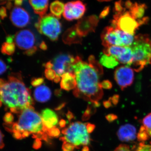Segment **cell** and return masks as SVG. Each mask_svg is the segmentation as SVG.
I'll return each mask as SVG.
<instances>
[{
    "mask_svg": "<svg viewBox=\"0 0 151 151\" xmlns=\"http://www.w3.org/2000/svg\"><path fill=\"white\" fill-rule=\"evenodd\" d=\"M114 79L123 91L131 86L134 82V69L128 65H123L117 68L114 72Z\"/></svg>",
    "mask_w": 151,
    "mask_h": 151,
    "instance_id": "obj_9",
    "label": "cell"
},
{
    "mask_svg": "<svg viewBox=\"0 0 151 151\" xmlns=\"http://www.w3.org/2000/svg\"><path fill=\"white\" fill-rule=\"evenodd\" d=\"M59 124L61 128H64L66 126V122L64 119H61L59 122Z\"/></svg>",
    "mask_w": 151,
    "mask_h": 151,
    "instance_id": "obj_51",
    "label": "cell"
},
{
    "mask_svg": "<svg viewBox=\"0 0 151 151\" xmlns=\"http://www.w3.org/2000/svg\"><path fill=\"white\" fill-rule=\"evenodd\" d=\"M110 11V7L109 6L105 7L104 9L101 12L99 17L100 19H103L106 17L109 14Z\"/></svg>",
    "mask_w": 151,
    "mask_h": 151,
    "instance_id": "obj_38",
    "label": "cell"
},
{
    "mask_svg": "<svg viewBox=\"0 0 151 151\" xmlns=\"http://www.w3.org/2000/svg\"><path fill=\"white\" fill-rule=\"evenodd\" d=\"M114 11L116 14L122 15L126 12V9L122 6V1L120 0L116 1L114 5Z\"/></svg>",
    "mask_w": 151,
    "mask_h": 151,
    "instance_id": "obj_27",
    "label": "cell"
},
{
    "mask_svg": "<svg viewBox=\"0 0 151 151\" xmlns=\"http://www.w3.org/2000/svg\"><path fill=\"white\" fill-rule=\"evenodd\" d=\"M73 68L76 81V86L73 91L74 96L90 101L92 104L99 103L103 95L99 82L100 74L79 56L75 57Z\"/></svg>",
    "mask_w": 151,
    "mask_h": 151,
    "instance_id": "obj_1",
    "label": "cell"
},
{
    "mask_svg": "<svg viewBox=\"0 0 151 151\" xmlns=\"http://www.w3.org/2000/svg\"><path fill=\"white\" fill-rule=\"evenodd\" d=\"M4 135L0 130V149H3L4 147Z\"/></svg>",
    "mask_w": 151,
    "mask_h": 151,
    "instance_id": "obj_46",
    "label": "cell"
},
{
    "mask_svg": "<svg viewBox=\"0 0 151 151\" xmlns=\"http://www.w3.org/2000/svg\"><path fill=\"white\" fill-rule=\"evenodd\" d=\"M65 103H61V104H60L59 105H58V106L55 108V111H60V110H61L63 108L65 107Z\"/></svg>",
    "mask_w": 151,
    "mask_h": 151,
    "instance_id": "obj_53",
    "label": "cell"
},
{
    "mask_svg": "<svg viewBox=\"0 0 151 151\" xmlns=\"http://www.w3.org/2000/svg\"><path fill=\"white\" fill-rule=\"evenodd\" d=\"M51 90L45 85H40L37 87L34 92L35 99L40 103L47 102L51 98Z\"/></svg>",
    "mask_w": 151,
    "mask_h": 151,
    "instance_id": "obj_17",
    "label": "cell"
},
{
    "mask_svg": "<svg viewBox=\"0 0 151 151\" xmlns=\"http://www.w3.org/2000/svg\"><path fill=\"white\" fill-rule=\"evenodd\" d=\"M46 133L49 137L51 138L58 137L60 134V131L59 129L55 127L47 130Z\"/></svg>",
    "mask_w": 151,
    "mask_h": 151,
    "instance_id": "obj_28",
    "label": "cell"
},
{
    "mask_svg": "<svg viewBox=\"0 0 151 151\" xmlns=\"http://www.w3.org/2000/svg\"><path fill=\"white\" fill-rule=\"evenodd\" d=\"M133 55L132 65L134 70L139 72L146 65L151 64V38L148 35L139 34L130 47Z\"/></svg>",
    "mask_w": 151,
    "mask_h": 151,
    "instance_id": "obj_4",
    "label": "cell"
},
{
    "mask_svg": "<svg viewBox=\"0 0 151 151\" xmlns=\"http://www.w3.org/2000/svg\"><path fill=\"white\" fill-rule=\"evenodd\" d=\"M133 3L130 1V0H128L126 2L125 4V6L126 8L127 9H130L131 8V7L133 5Z\"/></svg>",
    "mask_w": 151,
    "mask_h": 151,
    "instance_id": "obj_52",
    "label": "cell"
},
{
    "mask_svg": "<svg viewBox=\"0 0 151 151\" xmlns=\"http://www.w3.org/2000/svg\"><path fill=\"white\" fill-rule=\"evenodd\" d=\"M117 136L119 139L122 142H131L136 139L137 130L133 125L127 124L119 128L117 132Z\"/></svg>",
    "mask_w": 151,
    "mask_h": 151,
    "instance_id": "obj_16",
    "label": "cell"
},
{
    "mask_svg": "<svg viewBox=\"0 0 151 151\" xmlns=\"http://www.w3.org/2000/svg\"><path fill=\"white\" fill-rule=\"evenodd\" d=\"M88 60H89L88 61H89V64L95 68V70H97L100 75V76L103 75V69L101 65V64L97 62V60L95 59V57L93 55H90L88 58Z\"/></svg>",
    "mask_w": 151,
    "mask_h": 151,
    "instance_id": "obj_25",
    "label": "cell"
},
{
    "mask_svg": "<svg viewBox=\"0 0 151 151\" xmlns=\"http://www.w3.org/2000/svg\"><path fill=\"white\" fill-rule=\"evenodd\" d=\"M114 151H131L129 147L126 145H121Z\"/></svg>",
    "mask_w": 151,
    "mask_h": 151,
    "instance_id": "obj_39",
    "label": "cell"
},
{
    "mask_svg": "<svg viewBox=\"0 0 151 151\" xmlns=\"http://www.w3.org/2000/svg\"><path fill=\"white\" fill-rule=\"evenodd\" d=\"M92 109L90 105H88L86 111L84 112V114L82 116V120L83 121H87L91 117V114L92 113Z\"/></svg>",
    "mask_w": 151,
    "mask_h": 151,
    "instance_id": "obj_34",
    "label": "cell"
},
{
    "mask_svg": "<svg viewBox=\"0 0 151 151\" xmlns=\"http://www.w3.org/2000/svg\"><path fill=\"white\" fill-rule=\"evenodd\" d=\"M24 0H15L14 4L17 6L21 5L23 2Z\"/></svg>",
    "mask_w": 151,
    "mask_h": 151,
    "instance_id": "obj_54",
    "label": "cell"
},
{
    "mask_svg": "<svg viewBox=\"0 0 151 151\" xmlns=\"http://www.w3.org/2000/svg\"><path fill=\"white\" fill-rule=\"evenodd\" d=\"M35 27L40 34L53 41L58 39L62 30V26L59 20L52 14L40 17Z\"/></svg>",
    "mask_w": 151,
    "mask_h": 151,
    "instance_id": "obj_6",
    "label": "cell"
},
{
    "mask_svg": "<svg viewBox=\"0 0 151 151\" xmlns=\"http://www.w3.org/2000/svg\"><path fill=\"white\" fill-rule=\"evenodd\" d=\"M8 69V66L4 61L0 58V75L4 74Z\"/></svg>",
    "mask_w": 151,
    "mask_h": 151,
    "instance_id": "obj_37",
    "label": "cell"
},
{
    "mask_svg": "<svg viewBox=\"0 0 151 151\" xmlns=\"http://www.w3.org/2000/svg\"><path fill=\"white\" fill-rule=\"evenodd\" d=\"M111 26L134 35L141 26L138 20L132 17L129 12H126L117 19L112 20Z\"/></svg>",
    "mask_w": 151,
    "mask_h": 151,
    "instance_id": "obj_7",
    "label": "cell"
},
{
    "mask_svg": "<svg viewBox=\"0 0 151 151\" xmlns=\"http://www.w3.org/2000/svg\"><path fill=\"white\" fill-rule=\"evenodd\" d=\"M86 130L89 134L92 133L94 131L95 128V126L94 124H90V123H86Z\"/></svg>",
    "mask_w": 151,
    "mask_h": 151,
    "instance_id": "obj_43",
    "label": "cell"
},
{
    "mask_svg": "<svg viewBox=\"0 0 151 151\" xmlns=\"http://www.w3.org/2000/svg\"><path fill=\"white\" fill-rule=\"evenodd\" d=\"M62 133L64 137L60 138V140L71 143L76 148L90 143V136L86 130V124L80 122L72 123L67 128L63 130Z\"/></svg>",
    "mask_w": 151,
    "mask_h": 151,
    "instance_id": "obj_5",
    "label": "cell"
},
{
    "mask_svg": "<svg viewBox=\"0 0 151 151\" xmlns=\"http://www.w3.org/2000/svg\"><path fill=\"white\" fill-rule=\"evenodd\" d=\"M138 140L139 142H144L147 140L150 137L149 136L147 129L144 126H142L137 135Z\"/></svg>",
    "mask_w": 151,
    "mask_h": 151,
    "instance_id": "obj_26",
    "label": "cell"
},
{
    "mask_svg": "<svg viewBox=\"0 0 151 151\" xmlns=\"http://www.w3.org/2000/svg\"><path fill=\"white\" fill-rule=\"evenodd\" d=\"M37 50V47L35 46L33 47V48L29 50L24 51V53L28 55V56H31V55H33L35 53Z\"/></svg>",
    "mask_w": 151,
    "mask_h": 151,
    "instance_id": "obj_42",
    "label": "cell"
},
{
    "mask_svg": "<svg viewBox=\"0 0 151 151\" xmlns=\"http://www.w3.org/2000/svg\"><path fill=\"white\" fill-rule=\"evenodd\" d=\"M15 48V44L14 42H6L2 45L1 52L4 54L11 55L14 53Z\"/></svg>",
    "mask_w": 151,
    "mask_h": 151,
    "instance_id": "obj_24",
    "label": "cell"
},
{
    "mask_svg": "<svg viewBox=\"0 0 151 151\" xmlns=\"http://www.w3.org/2000/svg\"><path fill=\"white\" fill-rule=\"evenodd\" d=\"M98 22V17L96 15H92L81 19L75 26L77 32L83 37L89 33L94 32Z\"/></svg>",
    "mask_w": 151,
    "mask_h": 151,
    "instance_id": "obj_13",
    "label": "cell"
},
{
    "mask_svg": "<svg viewBox=\"0 0 151 151\" xmlns=\"http://www.w3.org/2000/svg\"><path fill=\"white\" fill-rule=\"evenodd\" d=\"M143 126L148 130H151V113L147 115L142 121Z\"/></svg>",
    "mask_w": 151,
    "mask_h": 151,
    "instance_id": "obj_29",
    "label": "cell"
},
{
    "mask_svg": "<svg viewBox=\"0 0 151 151\" xmlns=\"http://www.w3.org/2000/svg\"><path fill=\"white\" fill-rule=\"evenodd\" d=\"M45 75L47 79L52 81L55 78L56 73L53 69H46L45 71Z\"/></svg>",
    "mask_w": 151,
    "mask_h": 151,
    "instance_id": "obj_30",
    "label": "cell"
},
{
    "mask_svg": "<svg viewBox=\"0 0 151 151\" xmlns=\"http://www.w3.org/2000/svg\"><path fill=\"white\" fill-rule=\"evenodd\" d=\"M64 4L59 0H56L52 2L50 4V12L52 14L58 19H60L64 10Z\"/></svg>",
    "mask_w": 151,
    "mask_h": 151,
    "instance_id": "obj_22",
    "label": "cell"
},
{
    "mask_svg": "<svg viewBox=\"0 0 151 151\" xmlns=\"http://www.w3.org/2000/svg\"><path fill=\"white\" fill-rule=\"evenodd\" d=\"M135 151H151V145H145L144 142H141Z\"/></svg>",
    "mask_w": 151,
    "mask_h": 151,
    "instance_id": "obj_31",
    "label": "cell"
},
{
    "mask_svg": "<svg viewBox=\"0 0 151 151\" xmlns=\"http://www.w3.org/2000/svg\"><path fill=\"white\" fill-rule=\"evenodd\" d=\"M14 117L13 115L10 112L6 113L4 117V121L5 124H12L14 123Z\"/></svg>",
    "mask_w": 151,
    "mask_h": 151,
    "instance_id": "obj_32",
    "label": "cell"
},
{
    "mask_svg": "<svg viewBox=\"0 0 151 151\" xmlns=\"http://www.w3.org/2000/svg\"><path fill=\"white\" fill-rule=\"evenodd\" d=\"M63 40L64 43L68 45L80 43L82 41V37L79 35L74 26L64 32L63 35Z\"/></svg>",
    "mask_w": 151,
    "mask_h": 151,
    "instance_id": "obj_19",
    "label": "cell"
},
{
    "mask_svg": "<svg viewBox=\"0 0 151 151\" xmlns=\"http://www.w3.org/2000/svg\"><path fill=\"white\" fill-rule=\"evenodd\" d=\"M40 116L44 125V132L55 127L58 124V117L56 113L51 109L46 108L42 111Z\"/></svg>",
    "mask_w": 151,
    "mask_h": 151,
    "instance_id": "obj_15",
    "label": "cell"
},
{
    "mask_svg": "<svg viewBox=\"0 0 151 151\" xmlns=\"http://www.w3.org/2000/svg\"><path fill=\"white\" fill-rule=\"evenodd\" d=\"M100 85L102 88H104L105 89H111L113 87V85L111 81L108 80H104L101 82L100 83Z\"/></svg>",
    "mask_w": 151,
    "mask_h": 151,
    "instance_id": "obj_36",
    "label": "cell"
},
{
    "mask_svg": "<svg viewBox=\"0 0 151 151\" xmlns=\"http://www.w3.org/2000/svg\"><path fill=\"white\" fill-rule=\"evenodd\" d=\"M60 77V76H59L56 75V76H55V78H54L53 81H54L55 83H58V82L61 80Z\"/></svg>",
    "mask_w": 151,
    "mask_h": 151,
    "instance_id": "obj_55",
    "label": "cell"
},
{
    "mask_svg": "<svg viewBox=\"0 0 151 151\" xmlns=\"http://www.w3.org/2000/svg\"><path fill=\"white\" fill-rule=\"evenodd\" d=\"M14 36V42L19 48L27 51L34 47L35 37L33 33L29 29L19 31Z\"/></svg>",
    "mask_w": 151,
    "mask_h": 151,
    "instance_id": "obj_11",
    "label": "cell"
},
{
    "mask_svg": "<svg viewBox=\"0 0 151 151\" xmlns=\"http://www.w3.org/2000/svg\"><path fill=\"white\" fill-rule=\"evenodd\" d=\"M86 10V6L81 1H72L65 4L63 14L65 19L71 21L81 18Z\"/></svg>",
    "mask_w": 151,
    "mask_h": 151,
    "instance_id": "obj_10",
    "label": "cell"
},
{
    "mask_svg": "<svg viewBox=\"0 0 151 151\" xmlns=\"http://www.w3.org/2000/svg\"><path fill=\"white\" fill-rule=\"evenodd\" d=\"M60 86L61 89L65 91H70L75 89L76 81L73 72H66L61 76Z\"/></svg>",
    "mask_w": 151,
    "mask_h": 151,
    "instance_id": "obj_18",
    "label": "cell"
},
{
    "mask_svg": "<svg viewBox=\"0 0 151 151\" xmlns=\"http://www.w3.org/2000/svg\"><path fill=\"white\" fill-rule=\"evenodd\" d=\"M4 127L7 131L12 134H19L22 137V134L25 132H29L33 135L45 132L41 116L36 112L33 106L26 108L21 112L17 122L10 124H5Z\"/></svg>",
    "mask_w": 151,
    "mask_h": 151,
    "instance_id": "obj_3",
    "label": "cell"
},
{
    "mask_svg": "<svg viewBox=\"0 0 151 151\" xmlns=\"http://www.w3.org/2000/svg\"><path fill=\"white\" fill-rule=\"evenodd\" d=\"M106 119L109 122H112L118 119V116L114 114H110L105 116Z\"/></svg>",
    "mask_w": 151,
    "mask_h": 151,
    "instance_id": "obj_41",
    "label": "cell"
},
{
    "mask_svg": "<svg viewBox=\"0 0 151 151\" xmlns=\"http://www.w3.org/2000/svg\"><path fill=\"white\" fill-rule=\"evenodd\" d=\"M55 94H56L57 96L60 95V94H61V91L60 90H56V91H55Z\"/></svg>",
    "mask_w": 151,
    "mask_h": 151,
    "instance_id": "obj_57",
    "label": "cell"
},
{
    "mask_svg": "<svg viewBox=\"0 0 151 151\" xmlns=\"http://www.w3.org/2000/svg\"><path fill=\"white\" fill-rule=\"evenodd\" d=\"M0 100L14 113L34 105L30 90L26 86L19 73H12L7 80L0 78Z\"/></svg>",
    "mask_w": 151,
    "mask_h": 151,
    "instance_id": "obj_2",
    "label": "cell"
},
{
    "mask_svg": "<svg viewBox=\"0 0 151 151\" xmlns=\"http://www.w3.org/2000/svg\"><path fill=\"white\" fill-rule=\"evenodd\" d=\"M44 81V79L42 77L33 78L32 80L31 84L34 87H37L43 84Z\"/></svg>",
    "mask_w": 151,
    "mask_h": 151,
    "instance_id": "obj_35",
    "label": "cell"
},
{
    "mask_svg": "<svg viewBox=\"0 0 151 151\" xmlns=\"http://www.w3.org/2000/svg\"><path fill=\"white\" fill-rule=\"evenodd\" d=\"M99 1L103 2V1H112V0H97Z\"/></svg>",
    "mask_w": 151,
    "mask_h": 151,
    "instance_id": "obj_58",
    "label": "cell"
},
{
    "mask_svg": "<svg viewBox=\"0 0 151 151\" xmlns=\"http://www.w3.org/2000/svg\"><path fill=\"white\" fill-rule=\"evenodd\" d=\"M81 151H89V147L87 146H84Z\"/></svg>",
    "mask_w": 151,
    "mask_h": 151,
    "instance_id": "obj_56",
    "label": "cell"
},
{
    "mask_svg": "<svg viewBox=\"0 0 151 151\" xmlns=\"http://www.w3.org/2000/svg\"><path fill=\"white\" fill-rule=\"evenodd\" d=\"M100 63L108 68H114L119 65V63L114 57L103 54L100 58Z\"/></svg>",
    "mask_w": 151,
    "mask_h": 151,
    "instance_id": "obj_23",
    "label": "cell"
},
{
    "mask_svg": "<svg viewBox=\"0 0 151 151\" xmlns=\"http://www.w3.org/2000/svg\"><path fill=\"white\" fill-rule=\"evenodd\" d=\"M147 6L145 4H139L137 3L133 4L129 9L130 14L135 19H139L142 18L145 14Z\"/></svg>",
    "mask_w": 151,
    "mask_h": 151,
    "instance_id": "obj_21",
    "label": "cell"
},
{
    "mask_svg": "<svg viewBox=\"0 0 151 151\" xmlns=\"http://www.w3.org/2000/svg\"><path fill=\"white\" fill-rule=\"evenodd\" d=\"M109 99L113 105H116L119 103V96L118 94H115Z\"/></svg>",
    "mask_w": 151,
    "mask_h": 151,
    "instance_id": "obj_44",
    "label": "cell"
},
{
    "mask_svg": "<svg viewBox=\"0 0 151 151\" xmlns=\"http://www.w3.org/2000/svg\"><path fill=\"white\" fill-rule=\"evenodd\" d=\"M40 47L41 49L44 50H45L47 49V46L46 43L44 41H42V42L40 43Z\"/></svg>",
    "mask_w": 151,
    "mask_h": 151,
    "instance_id": "obj_50",
    "label": "cell"
},
{
    "mask_svg": "<svg viewBox=\"0 0 151 151\" xmlns=\"http://www.w3.org/2000/svg\"><path fill=\"white\" fill-rule=\"evenodd\" d=\"M75 58L68 54H60L55 57L52 61L53 69L57 75L62 76L66 72H73V64Z\"/></svg>",
    "mask_w": 151,
    "mask_h": 151,
    "instance_id": "obj_8",
    "label": "cell"
},
{
    "mask_svg": "<svg viewBox=\"0 0 151 151\" xmlns=\"http://www.w3.org/2000/svg\"><path fill=\"white\" fill-rule=\"evenodd\" d=\"M10 18L14 25L19 28L25 27L30 22V17L27 11L17 6L11 11Z\"/></svg>",
    "mask_w": 151,
    "mask_h": 151,
    "instance_id": "obj_14",
    "label": "cell"
},
{
    "mask_svg": "<svg viewBox=\"0 0 151 151\" xmlns=\"http://www.w3.org/2000/svg\"><path fill=\"white\" fill-rule=\"evenodd\" d=\"M103 105L104 107L106 108H108L111 107L112 106V103L111 102L110 99L109 100H107V101H104L103 103Z\"/></svg>",
    "mask_w": 151,
    "mask_h": 151,
    "instance_id": "obj_47",
    "label": "cell"
},
{
    "mask_svg": "<svg viewBox=\"0 0 151 151\" xmlns=\"http://www.w3.org/2000/svg\"><path fill=\"white\" fill-rule=\"evenodd\" d=\"M76 148L75 146L71 143L66 142H63L62 145V151H74Z\"/></svg>",
    "mask_w": 151,
    "mask_h": 151,
    "instance_id": "obj_33",
    "label": "cell"
},
{
    "mask_svg": "<svg viewBox=\"0 0 151 151\" xmlns=\"http://www.w3.org/2000/svg\"><path fill=\"white\" fill-rule=\"evenodd\" d=\"M6 16V9L4 7L0 9V17L3 19Z\"/></svg>",
    "mask_w": 151,
    "mask_h": 151,
    "instance_id": "obj_45",
    "label": "cell"
},
{
    "mask_svg": "<svg viewBox=\"0 0 151 151\" xmlns=\"http://www.w3.org/2000/svg\"><path fill=\"white\" fill-rule=\"evenodd\" d=\"M35 13L42 17L45 15L48 10L49 0H29Z\"/></svg>",
    "mask_w": 151,
    "mask_h": 151,
    "instance_id": "obj_20",
    "label": "cell"
},
{
    "mask_svg": "<svg viewBox=\"0 0 151 151\" xmlns=\"http://www.w3.org/2000/svg\"><path fill=\"white\" fill-rule=\"evenodd\" d=\"M66 115L68 120V121H69V122H70L72 119H74V115H73V113H71L70 111H68V112Z\"/></svg>",
    "mask_w": 151,
    "mask_h": 151,
    "instance_id": "obj_48",
    "label": "cell"
},
{
    "mask_svg": "<svg viewBox=\"0 0 151 151\" xmlns=\"http://www.w3.org/2000/svg\"><path fill=\"white\" fill-rule=\"evenodd\" d=\"M42 146V142L39 138H36L33 145V148L35 150L40 148Z\"/></svg>",
    "mask_w": 151,
    "mask_h": 151,
    "instance_id": "obj_40",
    "label": "cell"
},
{
    "mask_svg": "<svg viewBox=\"0 0 151 151\" xmlns=\"http://www.w3.org/2000/svg\"><path fill=\"white\" fill-rule=\"evenodd\" d=\"M101 39L102 45L105 47L113 45L123 46L119 33V29L117 28L111 26L105 27L101 34Z\"/></svg>",
    "mask_w": 151,
    "mask_h": 151,
    "instance_id": "obj_12",
    "label": "cell"
},
{
    "mask_svg": "<svg viewBox=\"0 0 151 151\" xmlns=\"http://www.w3.org/2000/svg\"><path fill=\"white\" fill-rule=\"evenodd\" d=\"M45 67L46 68V69H52L53 68V63L51 61H49L46 64L44 65Z\"/></svg>",
    "mask_w": 151,
    "mask_h": 151,
    "instance_id": "obj_49",
    "label": "cell"
}]
</instances>
